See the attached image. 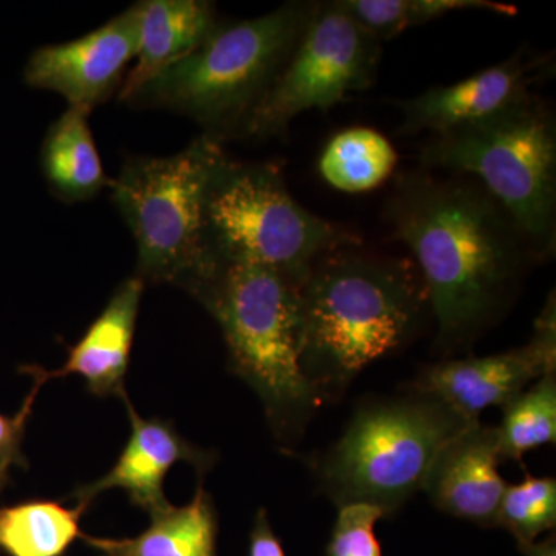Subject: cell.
<instances>
[{
	"label": "cell",
	"instance_id": "13",
	"mask_svg": "<svg viewBox=\"0 0 556 556\" xmlns=\"http://www.w3.org/2000/svg\"><path fill=\"white\" fill-rule=\"evenodd\" d=\"M540 68V61L518 53L452 86L433 87L412 100L399 101L404 121L397 134L430 131L437 137L493 118L532 97L530 87Z\"/></svg>",
	"mask_w": 556,
	"mask_h": 556
},
{
	"label": "cell",
	"instance_id": "17",
	"mask_svg": "<svg viewBox=\"0 0 556 556\" xmlns=\"http://www.w3.org/2000/svg\"><path fill=\"white\" fill-rule=\"evenodd\" d=\"M218 514L214 500L197 486L186 506H169L150 514V526L135 538L83 535L98 556H217Z\"/></svg>",
	"mask_w": 556,
	"mask_h": 556
},
{
	"label": "cell",
	"instance_id": "5",
	"mask_svg": "<svg viewBox=\"0 0 556 556\" xmlns=\"http://www.w3.org/2000/svg\"><path fill=\"white\" fill-rule=\"evenodd\" d=\"M422 169L468 174L507 212L540 260L556 247V123L532 94L493 118L431 137Z\"/></svg>",
	"mask_w": 556,
	"mask_h": 556
},
{
	"label": "cell",
	"instance_id": "1",
	"mask_svg": "<svg viewBox=\"0 0 556 556\" xmlns=\"http://www.w3.org/2000/svg\"><path fill=\"white\" fill-rule=\"evenodd\" d=\"M386 219L416 260L441 350L470 346L538 262L514 219L481 186L422 167L399 175Z\"/></svg>",
	"mask_w": 556,
	"mask_h": 556
},
{
	"label": "cell",
	"instance_id": "4",
	"mask_svg": "<svg viewBox=\"0 0 556 556\" xmlns=\"http://www.w3.org/2000/svg\"><path fill=\"white\" fill-rule=\"evenodd\" d=\"M317 7L298 0L254 20L219 21L199 49L123 102L188 116L219 142L240 138Z\"/></svg>",
	"mask_w": 556,
	"mask_h": 556
},
{
	"label": "cell",
	"instance_id": "25",
	"mask_svg": "<svg viewBox=\"0 0 556 556\" xmlns=\"http://www.w3.org/2000/svg\"><path fill=\"white\" fill-rule=\"evenodd\" d=\"M21 372L31 376L33 387L16 415L7 416L0 413V475L3 477H10V470L13 467L25 468L28 466L27 457L22 450V442H24L25 430H27L28 420H30L33 408H35L36 397H38L40 388L47 382L43 368L38 365H25L21 368Z\"/></svg>",
	"mask_w": 556,
	"mask_h": 556
},
{
	"label": "cell",
	"instance_id": "12",
	"mask_svg": "<svg viewBox=\"0 0 556 556\" xmlns=\"http://www.w3.org/2000/svg\"><path fill=\"white\" fill-rule=\"evenodd\" d=\"M130 419V438L104 477L73 490L76 504H90L109 490L121 489L134 506L148 514L169 506L164 481L177 463H188L195 468L199 478L214 467L217 455L211 450L197 447L179 434L172 420L163 417H142L131 405L129 396L123 397Z\"/></svg>",
	"mask_w": 556,
	"mask_h": 556
},
{
	"label": "cell",
	"instance_id": "23",
	"mask_svg": "<svg viewBox=\"0 0 556 556\" xmlns=\"http://www.w3.org/2000/svg\"><path fill=\"white\" fill-rule=\"evenodd\" d=\"M556 525V481L554 478L527 477L507 485L497 510L496 526L507 529L518 546L535 543L538 536Z\"/></svg>",
	"mask_w": 556,
	"mask_h": 556
},
{
	"label": "cell",
	"instance_id": "10",
	"mask_svg": "<svg viewBox=\"0 0 556 556\" xmlns=\"http://www.w3.org/2000/svg\"><path fill=\"white\" fill-rule=\"evenodd\" d=\"M556 372V305L552 292L529 343L507 353L439 362L420 372L415 390L431 394L468 420L504 407L543 376Z\"/></svg>",
	"mask_w": 556,
	"mask_h": 556
},
{
	"label": "cell",
	"instance_id": "7",
	"mask_svg": "<svg viewBox=\"0 0 556 556\" xmlns=\"http://www.w3.org/2000/svg\"><path fill=\"white\" fill-rule=\"evenodd\" d=\"M223 142L201 134L169 156H130L112 178V201L137 243V277L190 292L207 276L204 200Z\"/></svg>",
	"mask_w": 556,
	"mask_h": 556
},
{
	"label": "cell",
	"instance_id": "18",
	"mask_svg": "<svg viewBox=\"0 0 556 556\" xmlns=\"http://www.w3.org/2000/svg\"><path fill=\"white\" fill-rule=\"evenodd\" d=\"M90 113L67 108L54 121L40 148V170L51 195L65 204L94 199L110 188L104 166L89 126Z\"/></svg>",
	"mask_w": 556,
	"mask_h": 556
},
{
	"label": "cell",
	"instance_id": "20",
	"mask_svg": "<svg viewBox=\"0 0 556 556\" xmlns=\"http://www.w3.org/2000/svg\"><path fill=\"white\" fill-rule=\"evenodd\" d=\"M396 163V150L382 134L368 127H353L328 142L318 169L328 185L340 192L361 193L386 182Z\"/></svg>",
	"mask_w": 556,
	"mask_h": 556
},
{
	"label": "cell",
	"instance_id": "11",
	"mask_svg": "<svg viewBox=\"0 0 556 556\" xmlns=\"http://www.w3.org/2000/svg\"><path fill=\"white\" fill-rule=\"evenodd\" d=\"M137 3L108 24L68 42L36 49L24 68V83L53 91L68 108L91 113L119 93L127 67L138 53Z\"/></svg>",
	"mask_w": 556,
	"mask_h": 556
},
{
	"label": "cell",
	"instance_id": "22",
	"mask_svg": "<svg viewBox=\"0 0 556 556\" xmlns=\"http://www.w3.org/2000/svg\"><path fill=\"white\" fill-rule=\"evenodd\" d=\"M496 428L503 460H517L530 450L556 441V372L543 376L532 387L504 405Z\"/></svg>",
	"mask_w": 556,
	"mask_h": 556
},
{
	"label": "cell",
	"instance_id": "19",
	"mask_svg": "<svg viewBox=\"0 0 556 556\" xmlns=\"http://www.w3.org/2000/svg\"><path fill=\"white\" fill-rule=\"evenodd\" d=\"M89 507L31 500L0 507V551L7 556H64L78 538Z\"/></svg>",
	"mask_w": 556,
	"mask_h": 556
},
{
	"label": "cell",
	"instance_id": "9",
	"mask_svg": "<svg viewBox=\"0 0 556 556\" xmlns=\"http://www.w3.org/2000/svg\"><path fill=\"white\" fill-rule=\"evenodd\" d=\"M342 7L318 2L298 46L266 91L240 138L283 135L300 113L329 110L372 86L382 46Z\"/></svg>",
	"mask_w": 556,
	"mask_h": 556
},
{
	"label": "cell",
	"instance_id": "15",
	"mask_svg": "<svg viewBox=\"0 0 556 556\" xmlns=\"http://www.w3.org/2000/svg\"><path fill=\"white\" fill-rule=\"evenodd\" d=\"M144 285L137 276L121 281L100 316L68 348L65 364L53 371L43 368L47 380L75 375L93 396H127L126 376Z\"/></svg>",
	"mask_w": 556,
	"mask_h": 556
},
{
	"label": "cell",
	"instance_id": "21",
	"mask_svg": "<svg viewBox=\"0 0 556 556\" xmlns=\"http://www.w3.org/2000/svg\"><path fill=\"white\" fill-rule=\"evenodd\" d=\"M338 3L379 42L457 11L518 14L517 7L493 0H338Z\"/></svg>",
	"mask_w": 556,
	"mask_h": 556
},
{
	"label": "cell",
	"instance_id": "3",
	"mask_svg": "<svg viewBox=\"0 0 556 556\" xmlns=\"http://www.w3.org/2000/svg\"><path fill=\"white\" fill-rule=\"evenodd\" d=\"M300 287L265 266L215 260L190 292L222 329L230 371L255 391L287 447L299 444L321 404L302 368Z\"/></svg>",
	"mask_w": 556,
	"mask_h": 556
},
{
	"label": "cell",
	"instance_id": "28",
	"mask_svg": "<svg viewBox=\"0 0 556 556\" xmlns=\"http://www.w3.org/2000/svg\"><path fill=\"white\" fill-rule=\"evenodd\" d=\"M10 477H3V475H0V493H2V490L5 489L7 482H9Z\"/></svg>",
	"mask_w": 556,
	"mask_h": 556
},
{
	"label": "cell",
	"instance_id": "16",
	"mask_svg": "<svg viewBox=\"0 0 556 556\" xmlns=\"http://www.w3.org/2000/svg\"><path fill=\"white\" fill-rule=\"evenodd\" d=\"M137 7V64L127 72L121 101L199 49L219 22L214 3L207 0H141Z\"/></svg>",
	"mask_w": 556,
	"mask_h": 556
},
{
	"label": "cell",
	"instance_id": "8",
	"mask_svg": "<svg viewBox=\"0 0 556 556\" xmlns=\"http://www.w3.org/2000/svg\"><path fill=\"white\" fill-rule=\"evenodd\" d=\"M204 228L214 262L254 263L300 285L325 255L362 244L354 233L303 207L277 164L241 163L228 153L208 179Z\"/></svg>",
	"mask_w": 556,
	"mask_h": 556
},
{
	"label": "cell",
	"instance_id": "27",
	"mask_svg": "<svg viewBox=\"0 0 556 556\" xmlns=\"http://www.w3.org/2000/svg\"><path fill=\"white\" fill-rule=\"evenodd\" d=\"M526 556H556V541L555 536L546 538L544 541H535V543L527 544V546L519 547Z\"/></svg>",
	"mask_w": 556,
	"mask_h": 556
},
{
	"label": "cell",
	"instance_id": "14",
	"mask_svg": "<svg viewBox=\"0 0 556 556\" xmlns=\"http://www.w3.org/2000/svg\"><path fill=\"white\" fill-rule=\"evenodd\" d=\"M501 460L496 428L471 420L434 457L420 490L450 517L496 527L507 486L497 471Z\"/></svg>",
	"mask_w": 556,
	"mask_h": 556
},
{
	"label": "cell",
	"instance_id": "2",
	"mask_svg": "<svg viewBox=\"0 0 556 556\" xmlns=\"http://www.w3.org/2000/svg\"><path fill=\"white\" fill-rule=\"evenodd\" d=\"M358 247L318 260L300 287L302 368L320 402L404 346L430 308L416 265Z\"/></svg>",
	"mask_w": 556,
	"mask_h": 556
},
{
	"label": "cell",
	"instance_id": "26",
	"mask_svg": "<svg viewBox=\"0 0 556 556\" xmlns=\"http://www.w3.org/2000/svg\"><path fill=\"white\" fill-rule=\"evenodd\" d=\"M249 556H287L281 541L269 525L268 511L265 508H260L255 515L249 536Z\"/></svg>",
	"mask_w": 556,
	"mask_h": 556
},
{
	"label": "cell",
	"instance_id": "24",
	"mask_svg": "<svg viewBox=\"0 0 556 556\" xmlns=\"http://www.w3.org/2000/svg\"><path fill=\"white\" fill-rule=\"evenodd\" d=\"M382 518H387L386 514L369 504L339 507L327 556H382V547L376 536V525Z\"/></svg>",
	"mask_w": 556,
	"mask_h": 556
},
{
	"label": "cell",
	"instance_id": "6",
	"mask_svg": "<svg viewBox=\"0 0 556 556\" xmlns=\"http://www.w3.org/2000/svg\"><path fill=\"white\" fill-rule=\"evenodd\" d=\"M470 422L441 399L416 390L364 405L314 463L318 484L339 507L369 504L391 517L422 489L434 457Z\"/></svg>",
	"mask_w": 556,
	"mask_h": 556
}]
</instances>
